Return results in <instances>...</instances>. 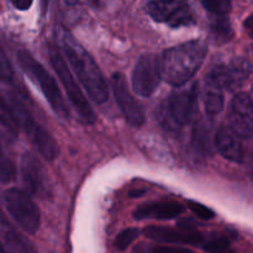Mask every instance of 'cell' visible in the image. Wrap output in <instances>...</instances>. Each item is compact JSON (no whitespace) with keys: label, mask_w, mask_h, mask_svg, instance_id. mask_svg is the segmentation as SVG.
<instances>
[{"label":"cell","mask_w":253,"mask_h":253,"mask_svg":"<svg viewBox=\"0 0 253 253\" xmlns=\"http://www.w3.org/2000/svg\"><path fill=\"white\" fill-rule=\"evenodd\" d=\"M251 99H252V103H253V88H252V96H251Z\"/></svg>","instance_id":"d590c367"},{"label":"cell","mask_w":253,"mask_h":253,"mask_svg":"<svg viewBox=\"0 0 253 253\" xmlns=\"http://www.w3.org/2000/svg\"><path fill=\"white\" fill-rule=\"evenodd\" d=\"M12 5L19 10H27L32 5L34 0H11Z\"/></svg>","instance_id":"f1b7e54d"},{"label":"cell","mask_w":253,"mask_h":253,"mask_svg":"<svg viewBox=\"0 0 253 253\" xmlns=\"http://www.w3.org/2000/svg\"><path fill=\"white\" fill-rule=\"evenodd\" d=\"M15 174H16V170H15L14 163L7 157L0 145V182L10 183L15 178Z\"/></svg>","instance_id":"603a6c76"},{"label":"cell","mask_w":253,"mask_h":253,"mask_svg":"<svg viewBox=\"0 0 253 253\" xmlns=\"http://www.w3.org/2000/svg\"><path fill=\"white\" fill-rule=\"evenodd\" d=\"M183 211L184 208L177 202H151L140 205L133 212V217L136 220H170L182 215Z\"/></svg>","instance_id":"5bb4252c"},{"label":"cell","mask_w":253,"mask_h":253,"mask_svg":"<svg viewBox=\"0 0 253 253\" xmlns=\"http://www.w3.org/2000/svg\"><path fill=\"white\" fill-rule=\"evenodd\" d=\"M143 194H145V190L136 189V190H131V192L128 193V197H130V198H140V197H142Z\"/></svg>","instance_id":"4dcf8cb0"},{"label":"cell","mask_w":253,"mask_h":253,"mask_svg":"<svg viewBox=\"0 0 253 253\" xmlns=\"http://www.w3.org/2000/svg\"><path fill=\"white\" fill-rule=\"evenodd\" d=\"M161 57L155 53H146L138 58L132 71V88L140 96L148 98L155 93L160 84Z\"/></svg>","instance_id":"9c48e42d"},{"label":"cell","mask_w":253,"mask_h":253,"mask_svg":"<svg viewBox=\"0 0 253 253\" xmlns=\"http://www.w3.org/2000/svg\"><path fill=\"white\" fill-rule=\"evenodd\" d=\"M64 1H66L68 5H76L78 4L79 0H64Z\"/></svg>","instance_id":"836d02e7"},{"label":"cell","mask_w":253,"mask_h":253,"mask_svg":"<svg viewBox=\"0 0 253 253\" xmlns=\"http://www.w3.org/2000/svg\"><path fill=\"white\" fill-rule=\"evenodd\" d=\"M5 240L9 246L10 253H36L26 240L22 239L19 234L12 230L9 229L5 232Z\"/></svg>","instance_id":"44dd1931"},{"label":"cell","mask_w":253,"mask_h":253,"mask_svg":"<svg viewBox=\"0 0 253 253\" xmlns=\"http://www.w3.org/2000/svg\"><path fill=\"white\" fill-rule=\"evenodd\" d=\"M2 229H9V225H7V222L5 221L4 215H2L1 210H0V231H1Z\"/></svg>","instance_id":"1f68e13d"},{"label":"cell","mask_w":253,"mask_h":253,"mask_svg":"<svg viewBox=\"0 0 253 253\" xmlns=\"http://www.w3.org/2000/svg\"><path fill=\"white\" fill-rule=\"evenodd\" d=\"M143 234L147 239L162 244H183L198 246L202 245L204 239L197 230L172 229L167 226H148L143 230Z\"/></svg>","instance_id":"4fadbf2b"},{"label":"cell","mask_w":253,"mask_h":253,"mask_svg":"<svg viewBox=\"0 0 253 253\" xmlns=\"http://www.w3.org/2000/svg\"><path fill=\"white\" fill-rule=\"evenodd\" d=\"M2 200L10 216L24 231L35 234L39 230L41 214L29 193L17 188H11L4 193Z\"/></svg>","instance_id":"52a82bcc"},{"label":"cell","mask_w":253,"mask_h":253,"mask_svg":"<svg viewBox=\"0 0 253 253\" xmlns=\"http://www.w3.org/2000/svg\"><path fill=\"white\" fill-rule=\"evenodd\" d=\"M0 253H7L6 250H5V247L2 246L1 242H0Z\"/></svg>","instance_id":"e575fe53"},{"label":"cell","mask_w":253,"mask_h":253,"mask_svg":"<svg viewBox=\"0 0 253 253\" xmlns=\"http://www.w3.org/2000/svg\"><path fill=\"white\" fill-rule=\"evenodd\" d=\"M245 27H246V30H247V32H249L250 36L253 39V15L252 16H250L249 19L245 21Z\"/></svg>","instance_id":"f546056e"},{"label":"cell","mask_w":253,"mask_h":253,"mask_svg":"<svg viewBox=\"0 0 253 253\" xmlns=\"http://www.w3.org/2000/svg\"><path fill=\"white\" fill-rule=\"evenodd\" d=\"M207 53L208 46L203 40L170 47L161 57L162 78L175 88L185 85L203 66Z\"/></svg>","instance_id":"7a4b0ae2"},{"label":"cell","mask_w":253,"mask_h":253,"mask_svg":"<svg viewBox=\"0 0 253 253\" xmlns=\"http://www.w3.org/2000/svg\"><path fill=\"white\" fill-rule=\"evenodd\" d=\"M215 146L225 160L241 163L244 160V148L240 137L230 127H220L215 136Z\"/></svg>","instance_id":"9a60e30c"},{"label":"cell","mask_w":253,"mask_h":253,"mask_svg":"<svg viewBox=\"0 0 253 253\" xmlns=\"http://www.w3.org/2000/svg\"><path fill=\"white\" fill-rule=\"evenodd\" d=\"M111 85H113L115 100L125 120L133 127H141L145 124V114H143L140 104L131 94L124 74H114L111 78Z\"/></svg>","instance_id":"30bf717a"},{"label":"cell","mask_w":253,"mask_h":253,"mask_svg":"<svg viewBox=\"0 0 253 253\" xmlns=\"http://www.w3.org/2000/svg\"><path fill=\"white\" fill-rule=\"evenodd\" d=\"M0 124L14 136L19 133L20 126L16 116H15L11 106L7 105L6 101L1 98V95H0Z\"/></svg>","instance_id":"ffe728a7"},{"label":"cell","mask_w":253,"mask_h":253,"mask_svg":"<svg viewBox=\"0 0 253 253\" xmlns=\"http://www.w3.org/2000/svg\"><path fill=\"white\" fill-rule=\"evenodd\" d=\"M146 10L155 21L170 27L189 26L195 22L187 0H148Z\"/></svg>","instance_id":"ba28073f"},{"label":"cell","mask_w":253,"mask_h":253,"mask_svg":"<svg viewBox=\"0 0 253 253\" xmlns=\"http://www.w3.org/2000/svg\"><path fill=\"white\" fill-rule=\"evenodd\" d=\"M203 247L209 253H234L230 241L225 236H215L203 244Z\"/></svg>","instance_id":"7402d4cb"},{"label":"cell","mask_w":253,"mask_h":253,"mask_svg":"<svg viewBox=\"0 0 253 253\" xmlns=\"http://www.w3.org/2000/svg\"><path fill=\"white\" fill-rule=\"evenodd\" d=\"M20 170H21L22 183H24L27 193L41 198L48 197L49 187L47 183L46 172L43 170L39 160L31 152L24 153V156L21 157Z\"/></svg>","instance_id":"7c38bea8"},{"label":"cell","mask_w":253,"mask_h":253,"mask_svg":"<svg viewBox=\"0 0 253 253\" xmlns=\"http://www.w3.org/2000/svg\"><path fill=\"white\" fill-rule=\"evenodd\" d=\"M89 2H90L93 6H99V5L101 4V0H88Z\"/></svg>","instance_id":"d6a6232c"},{"label":"cell","mask_w":253,"mask_h":253,"mask_svg":"<svg viewBox=\"0 0 253 253\" xmlns=\"http://www.w3.org/2000/svg\"><path fill=\"white\" fill-rule=\"evenodd\" d=\"M56 34L58 42L57 46L63 51L67 61L71 64L77 78L85 88L89 98L96 104L105 103L108 100L109 89L98 64L67 30L58 27Z\"/></svg>","instance_id":"6da1fadb"},{"label":"cell","mask_w":253,"mask_h":253,"mask_svg":"<svg viewBox=\"0 0 253 253\" xmlns=\"http://www.w3.org/2000/svg\"><path fill=\"white\" fill-rule=\"evenodd\" d=\"M202 5L210 15H227L231 9L230 0H200Z\"/></svg>","instance_id":"cb8c5ba5"},{"label":"cell","mask_w":253,"mask_h":253,"mask_svg":"<svg viewBox=\"0 0 253 253\" xmlns=\"http://www.w3.org/2000/svg\"><path fill=\"white\" fill-rule=\"evenodd\" d=\"M138 237V230L130 227V229H126L124 231H121L118 235L115 240V247L119 251H125L133 241Z\"/></svg>","instance_id":"d4e9b609"},{"label":"cell","mask_w":253,"mask_h":253,"mask_svg":"<svg viewBox=\"0 0 253 253\" xmlns=\"http://www.w3.org/2000/svg\"><path fill=\"white\" fill-rule=\"evenodd\" d=\"M187 207L189 208L190 211L195 215L197 217L202 220H211L215 217V212L211 209H209L205 205L200 204V203L194 202V200H187Z\"/></svg>","instance_id":"484cf974"},{"label":"cell","mask_w":253,"mask_h":253,"mask_svg":"<svg viewBox=\"0 0 253 253\" xmlns=\"http://www.w3.org/2000/svg\"><path fill=\"white\" fill-rule=\"evenodd\" d=\"M230 128L240 138L253 136V103L249 94L239 93L231 101L229 113Z\"/></svg>","instance_id":"8fae6325"},{"label":"cell","mask_w":253,"mask_h":253,"mask_svg":"<svg viewBox=\"0 0 253 253\" xmlns=\"http://www.w3.org/2000/svg\"><path fill=\"white\" fill-rule=\"evenodd\" d=\"M204 105L205 110H207L209 115L219 114L222 110V108H224V95H222V91L205 86Z\"/></svg>","instance_id":"d6986e66"},{"label":"cell","mask_w":253,"mask_h":253,"mask_svg":"<svg viewBox=\"0 0 253 253\" xmlns=\"http://www.w3.org/2000/svg\"><path fill=\"white\" fill-rule=\"evenodd\" d=\"M16 56L22 71L40 85V89L51 105L52 110L61 119H68L69 110L53 77L48 73V71H46V68L40 62H37L31 56V53L25 49H20Z\"/></svg>","instance_id":"277c9868"},{"label":"cell","mask_w":253,"mask_h":253,"mask_svg":"<svg viewBox=\"0 0 253 253\" xmlns=\"http://www.w3.org/2000/svg\"><path fill=\"white\" fill-rule=\"evenodd\" d=\"M227 67H229L230 73H231L232 82H234V88L241 85L249 78V76L252 72L251 62L247 61L246 58H242V57L234 58L227 64Z\"/></svg>","instance_id":"ac0fdd59"},{"label":"cell","mask_w":253,"mask_h":253,"mask_svg":"<svg viewBox=\"0 0 253 253\" xmlns=\"http://www.w3.org/2000/svg\"><path fill=\"white\" fill-rule=\"evenodd\" d=\"M150 253H195L192 250L184 247H172V246H153L150 249Z\"/></svg>","instance_id":"83f0119b"},{"label":"cell","mask_w":253,"mask_h":253,"mask_svg":"<svg viewBox=\"0 0 253 253\" xmlns=\"http://www.w3.org/2000/svg\"><path fill=\"white\" fill-rule=\"evenodd\" d=\"M210 31L219 43H225L234 37V31L226 15H211Z\"/></svg>","instance_id":"e0dca14e"},{"label":"cell","mask_w":253,"mask_h":253,"mask_svg":"<svg viewBox=\"0 0 253 253\" xmlns=\"http://www.w3.org/2000/svg\"><path fill=\"white\" fill-rule=\"evenodd\" d=\"M48 56L49 62H51L57 77L59 78L61 83L63 84L64 90H66L67 95H68V99L71 100V103L73 104V106L76 108L77 113L79 114L82 120L85 124L95 123V113H94V110L91 109L89 101L86 100L85 95H84V93L82 91V89L79 88L78 83H77L76 79H74L68 64L66 63L63 56H62L61 49L58 48L57 44H48Z\"/></svg>","instance_id":"5b68a950"},{"label":"cell","mask_w":253,"mask_h":253,"mask_svg":"<svg viewBox=\"0 0 253 253\" xmlns=\"http://www.w3.org/2000/svg\"><path fill=\"white\" fill-rule=\"evenodd\" d=\"M12 78H14V71H12L11 63L0 47V81L10 83V82H12Z\"/></svg>","instance_id":"4316f807"},{"label":"cell","mask_w":253,"mask_h":253,"mask_svg":"<svg viewBox=\"0 0 253 253\" xmlns=\"http://www.w3.org/2000/svg\"><path fill=\"white\" fill-rule=\"evenodd\" d=\"M10 101H11L10 106L16 116L20 128L26 132L31 142L36 146L39 152L42 155V157L46 158L47 161L56 160L59 153V148L51 133L34 120V118L30 115L29 110L25 108L24 104L16 96L11 95Z\"/></svg>","instance_id":"8992f818"},{"label":"cell","mask_w":253,"mask_h":253,"mask_svg":"<svg viewBox=\"0 0 253 253\" xmlns=\"http://www.w3.org/2000/svg\"><path fill=\"white\" fill-rule=\"evenodd\" d=\"M197 83L187 88H178L168 100H165L158 109V120L165 128L174 131L187 125L192 120L197 108Z\"/></svg>","instance_id":"3957f363"},{"label":"cell","mask_w":253,"mask_h":253,"mask_svg":"<svg viewBox=\"0 0 253 253\" xmlns=\"http://www.w3.org/2000/svg\"><path fill=\"white\" fill-rule=\"evenodd\" d=\"M205 86L217 89L222 91L224 89L234 88V82H232L231 73L227 67V64H216L212 67L207 74L205 79Z\"/></svg>","instance_id":"2e32d148"}]
</instances>
